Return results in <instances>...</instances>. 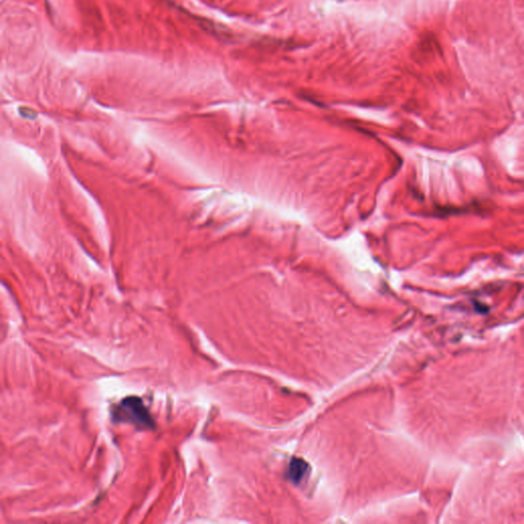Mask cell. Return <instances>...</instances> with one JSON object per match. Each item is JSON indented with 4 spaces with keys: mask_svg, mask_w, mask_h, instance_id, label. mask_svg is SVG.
<instances>
[{
    "mask_svg": "<svg viewBox=\"0 0 524 524\" xmlns=\"http://www.w3.org/2000/svg\"><path fill=\"white\" fill-rule=\"evenodd\" d=\"M112 420L116 424H130L138 430L155 428V421L143 399L128 397L116 404L112 410Z\"/></svg>",
    "mask_w": 524,
    "mask_h": 524,
    "instance_id": "1",
    "label": "cell"
},
{
    "mask_svg": "<svg viewBox=\"0 0 524 524\" xmlns=\"http://www.w3.org/2000/svg\"><path fill=\"white\" fill-rule=\"evenodd\" d=\"M308 469L307 464L301 459H294L291 461L288 476L290 480L294 483H300L301 480L304 478Z\"/></svg>",
    "mask_w": 524,
    "mask_h": 524,
    "instance_id": "2",
    "label": "cell"
}]
</instances>
